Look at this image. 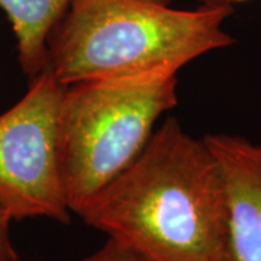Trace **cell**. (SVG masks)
Instances as JSON below:
<instances>
[{
  "label": "cell",
  "instance_id": "cell-1",
  "mask_svg": "<svg viewBox=\"0 0 261 261\" xmlns=\"http://www.w3.org/2000/svg\"><path fill=\"white\" fill-rule=\"evenodd\" d=\"M79 216L151 261H229L219 164L203 138L189 135L173 116Z\"/></svg>",
  "mask_w": 261,
  "mask_h": 261
},
{
  "label": "cell",
  "instance_id": "cell-2",
  "mask_svg": "<svg viewBox=\"0 0 261 261\" xmlns=\"http://www.w3.org/2000/svg\"><path fill=\"white\" fill-rule=\"evenodd\" d=\"M229 5L173 8V0H70L48 37V70L64 86L176 70L235 38Z\"/></svg>",
  "mask_w": 261,
  "mask_h": 261
},
{
  "label": "cell",
  "instance_id": "cell-3",
  "mask_svg": "<svg viewBox=\"0 0 261 261\" xmlns=\"http://www.w3.org/2000/svg\"><path fill=\"white\" fill-rule=\"evenodd\" d=\"M176 70L64 86L58 137L71 214L122 174L148 144L160 118L177 105Z\"/></svg>",
  "mask_w": 261,
  "mask_h": 261
},
{
  "label": "cell",
  "instance_id": "cell-4",
  "mask_svg": "<svg viewBox=\"0 0 261 261\" xmlns=\"http://www.w3.org/2000/svg\"><path fill=\"white\" fill-rule=\"evenodd\" d=\"M63 92L64 84L45 68L0 115V206L12 219L70 222L58 137Z\"/></svg>",
  "mask_w": 261,
  "mask_h": 261
},
{
  "label": "cell",
  "instance_id": "cell-5",
  "mask_svg": "<svg viewBox=\"0 0 261 261\" xmlns=\"http://www.w3.org/2000/svg\"><path fill=\"white\" fill-rule=\"evenodd\" d=\"M203 141L224 178L229 261H261V145L228 134H206Z\"/></svg>",
  "mask_w": 261,
  "mask_h": 261
},
{
  "label": "cell",
  "instance_id": "cell-6",
  "mask_svg": "<svg viewBox=\"0 0 261 261\" xmlns=\"http://www.w3.org/2000/svg\"><path fill=\"white\" fill-rule=\"evenodd\" d=\"M70 0H0L16 39L18 63L29 80L48 67V37Z\"/></svg>",
  "mask_w": 261,
  "mask_h": 261
},
{
  "label": "cell",
  "instance_id": "cell-7",
  "mask_svg": "<svg viewBox=\"0 0 261 261\" xmlns=\"http://www.w3.org/2000/svg\"><path fill=\"white\" fill-rule=\"evenodd\" d=\"M83 261H151L142 254L113 238L106 240L100 248L87 255Z\"/></svg>",
  "mask_w": 261,
  "mask_h": 261
},
{
  "label": "cell",
  "instance_id": "cell-8",
  "mask_svg": "<svg viewBox=\"0 0 261 261\" xmlns=\"http://www.w3.org/2000/svg\"><path fill=\"white\" fill-rule=\"evenodd\" d=\"M13 219L9 214L0 206V261H16L19 260L18 254L13 248L10 238V222Z\"/></svg>",
  "mask_w": 261,
  "mask_h": 261
},
{
  "label": "cell",
  "instance_id": "cell-9",
  "mask_svg": "<svg viewBox=\"0 0 261 261\" xmlns=\"http://www.w3.org/2000/svg\"><path fill=\"white\" fill-rule=\"evenodd\" d=\"M200 5H229L233 6L235 3H245L250 0H199Z\"/></svg>",
  "mask_w": 261,
  "mask_h": 261
},
{
  "label": "cell",
  "instance_id": "cell-10",
  "mask_svg": "<svg viewBox=\"0 0 261 261\" xmlns=\"http://www.w3.org/2000/svg\"><path fill=\"white\" fill-rule=\"evenodd\" d=\"M16 261H19V260H16Z\"/></svg>",
  "mask_w": 261,
  "mask_h": 261
}]
</instances>
